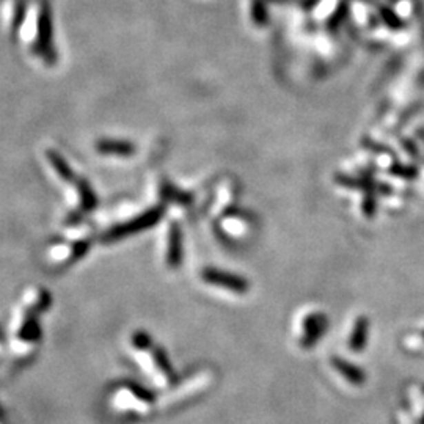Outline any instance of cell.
Returning <instances> with one entry per match:
<instances>
[{"mask_svg":"<svg viewBox=\"0 0 424 424\" xmlns=\"http://www.w3.org/2000/svg\"><path fill=\"white\" fill-rule=\"evenodd\" d=\"M203 280L209 285L214 286H222L225 290L236 294H247L250 290V283H248L244 276L225 272V270L208 267L203 270Z\"/></svg>","mask_w":424,"mask_h":424,"instance_id":"obj_1","label":"cell"},{"mask_svg":"<svg viewBox=\"0 0 424 424\" xmlns=\"http://www.w3.org/2000/svg\"><path fill=\"white\" fill-rule=\"evenodd\" d=\"M303 335L301 336V346L311 349L321 341V338L329 330V319L324 313H311L303 319Z\"/></svg>","mask_w":424,"mask_h":424,"instance_id":"obj_2","label":"cell"},{"mask_svg":"<svg viewBox=\"0 0 424 424\" xmlns=\"http://www.w3.org/2000/svg\"><path fill=\"white\" fill-rule=\"evenodd\" d=\"M332 366L341 374L347 382L354 383V385H363L366 382V374L361 367L355 366L350 363V361L344 360L341 357H333L332 359Z\"/></svg>","mask_w":424,"mask_h":424,"instance_id":"obj_3","label":"cell"},{"mask_svg":"<svg viewBox=\"0 0 424 424\" xmlns=\"http://www.w3.org/2000/svg\"><path fill=\"white\" fill-rule=\"evenodd\" d=\"M38 30H39V37H38L37 49L43 57H48L49 52H52V50H50V33H52V27H50V14L48 7H44L41 11H39Z\"/></svg>","mask_w":424,"mask_h":424,"instance_id":"obj_4","label":"cell"},{"mask_svg":"<svg viewBox=\"0 0 424 424\" xmlns=\"http://www.w3.org/2000/svg\"><path fill=\"white\" fill-rule=\"evenodd\" d=\"M367 336H370V319L365 318V316H360L355 321L352 333L349 336V347L354 352H361L367 343Z\"/></svg>","mask_w":424,"mask_h":424,"instance_id":"obj_5","label":"cell"},{"mask_svg":"<svg viewBox=\"0 0 424 424\" xmlns=\"http://www.w3.org/2000/svg\"><path fill=\"white\" fill-rule=\"evenodd\" d=\"M99 152L104 154H117V156H129L134 152V146L126 141H113V140H104L98 145Z\"/></svg>","mask_w":424,"mask_h":424,"instance_id":"obj_6","label":"cell"},{"mask_svg":"<svg viewBox=\"0 0 424 424\" xmlns=\"http://www.w3.org/2000/svg\"><path fill=\"white\" fill-rule=\"evenodd\" d=\"M181 261V231L176 225H173L172 233H170V245H168V263L170 265H178Z\"/></svg>","mask_w":424,"mask_h":424,"instance_id":"obj_7","label":"cell"},{"mask_svg":"<svg viewBox=\"0 0 424 424\" xmlns=\"http://www.w3.org/2000/svg\"><path fill=\"white\" fill-rule=\"evenodd\" d=\"M48 157H49L50 165H52V167L55 168V172L60 174V178L68 179V181H71V179H72V172H71V168L66 165V163L63 162V159H61V157H60L59 154H57V152L49 151Z\"/></svg>","mask_w":424,"mask_h":424,"instance_id":"obj_8","label":"cell"},{"mask_svg":"<svg viewBox=\"0 0 424 424\" xmlns=\"http://www.w3.org/2000/svg\"><path fill=\"white\" fill-rule=\"evenodd\" d=\"M361 211L366 219H372L377 212V201L374 194H365L363 203H361Z\"/></svg>","mask_w":424,"mask_h":424,"instance_id":"obj_9","label":"cell"},{"mask_svg":"<svg viewBox=\"0 0 424 424\" xmlns=\"http://www.w3.org/2000/svg\"><path fill=\"white\" fill-rule=\"evenodd\" d=\"M393 174H396V176L399 178H405V179H414L416 176V168L414 167H401V165H396L393 167L392 170H390Z\"/></svg>","mask_w":424,"mask_h":424,"instance_id":"obj_10","label":"cell"},{"mask_svg":"<svg viewBox=\"0 0 424 424\" xmlns=\"http://www.w3.org/2000/svg\"><path fill=\"white\" fill-rule=\"evenodd\" d=\"M421 424H424V415L421 416Z\"/></svg>","mask_w":424,"mask_h":424,"instance_id":"obj_11","label":"cell"},{"mask_svg":"<svg viewBox=\"0 0 424 424\" xmlns=\"http://www.w3.org/2000/svg\"><path fill=\"white\" fill-rule=\"evenodd\" d=\"M423 338H424V333H423Z\"/></svg>","mask_w":424,"mask_h":424,"instance_id":"obj_12","label":"cell"}]
</instances>
